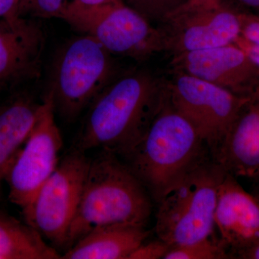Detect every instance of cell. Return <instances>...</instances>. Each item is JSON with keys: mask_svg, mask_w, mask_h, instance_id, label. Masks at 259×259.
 <instances>
[{"mask_svg": "<svg viewBox=\"0 0 259 259\" xmlns=\"http://www.w3.org/2000/svg\"><path fill=\"white\" fill-rule=\"evenodd\" d=\"M238 1L248 8L259 10V0H238Z\"/></svg>", "mask_w": 259, "mask_h": 259, "instance_id": "cell-28", "label": "cell"}, {"mask_svg": "<svg viewBox=\"0 0 259 259\" xmlns=\"http://www.w3.org/2000/svg\"><path fill=\"white\" fill-rule=\"evenodd\" d=\"M67 0H20V14L40 18H59Z\"/></svg>", "mask_w": 259, "mask_h": 259, "instance_id": "cell-20", "label": "cell"}, {"mask_svg": "<svg viewBox=\"0 0 259 259\" xmlns=\"http://www.w3.org/2000/svg\"><path fill=\"white\" fill-rule=\"evenodd\" d=\"M236 258L259 259V241L248 249L239 253Z\"/></svg>", "mask_w": 259, "mask_h": 259, "instance_id": "cell-25", "label": "cell"}, {"mask_svg": "<svg viewBox=\"0 0 259 259\" xmlns=\"http://www.w3.org/2000/svg\"><path fill=\"white\" fill-rule=\"evenodd\" d=\"M41 102L19 94L0 103V196L10 167L38 117Z\"/></svg>", "mask_w": 259, "mask_h": 259, "instance_id": "cell-16", "label": "cell"}, {"mask_svg": "<svg viewBox=\"0 0 259 259\" xmlns=\"http://www.w3.org/2000/svg\"><path fill=\"white\" fill-rule=\"evenodd\" d=\"M214 159L236 177L259 171V90L240 108Z\"/></svg>", "mask_w": 259, "mask_h": 259, "instance_id": "cell-13", "label": "cell"}, {"mask_svg": "<svg viewBox=\"0 0 259 259\" xmlns=\"http://www.w3.org/2000/svg\"><path fill=\"white\" fill-rule=\"evenodd\" d=\"M213 158L207 143L188 119L164 102L142 139L123 161L156 202L184 175Z\"/></svg>", "mask_w": 259, "mask_h": 259, "instance_id": "cell-2", "label": "cell"}, {"mask_svg": "<svg viewBox=\"0 0 259 259\" xmlns=\"http://www.w3.org/2000/svg\"><path fill=\"white\" fill-rule=\"evenodd\" d=\"M55 113L52 96L47 91L36 122L5 179L10 200L22 210L31 203L59 165L63 139Z\"/></svg>", "mask_w": 259, "mask_h": 259, "instance_id": "cell-9", "label": "cell"}, {"mask_svg": "<svg viewBox=\"0 0 259 259\" xmlns=\"http://www.w3.org/2000/svg\"><path fill=\"white\" fill-rule=\"evenodd\" d=\"M226 173L209 158L168 189L156 202L158 239L173 247L214 236L218 190Z\"/></svg>", "mask_w": 259, "mask_h": 259, "instance_id": "cell-4", "label": "cell"}, {"mask_svg": "<svg viewBox=\"0 0 259 259\" xmlns=\"http://www.w3.org/2000/svg\"><path fill=\"white\" fill-rule=\"evenodd\" d=\"M75 1L85 5H99L114 3L119 0H75Z\"/></svg>", "mask_w": 259, "mask_h": 259, "instance_id": "cell-26", "label": "cell"}, {"mask_svg": "<svg viewBox=\"0 0 259 259\" xmlns=\"http://www.w3.org/2000/svg\"><path fill=\"white\" fill-rule=\"evenodd\" d=\"M90 160L76 151L66 155L31 203L22 210L25 223L58 248H66Z\"/></svg>", "mask_w": 259, "mask_h": 259, "instance_id": "cell-7", "label": "cell"}, {"mask_svg": "<svg viewBox=\"0 0 259 259\" xmlns=\"http://www.w3.org/2000/svg\"><path fill=\"white\" fill-rule=\"evenodd\" d=\"M149 232L146 226L113 224L97 227L76 242L61 258L128 259L146 241Z\"/></svg>", "mask_w": 259, "mask_h": 259, "instance_id": "cell-15", "label": "cell"}, {"mask_svg": "<svg viewBox=\"0 0 259 259\" xmlns=\"http://www.w3.org/2000/svg\"><path fill=\"white\" fill-rule=\"evenodd\" d=\"M44 46V34L35 24L18 30L0 20V90L39 76Z\"/></svg>", "mask_w": 259, "mask_h": 259, "instance_id": "cell-14", "label": "cell"}, {"mask_svg": "<svg viewBox=\"0 0 259 259\" xmlns=\"http://www.w3.org/2000/svg\"><path fill=\"white\" fill-rule=\"evenodd\" d=\"M189 1L195 2V3H221L223 0H189Z\"/></svg>", "mask_w": 259, "mask_h": 259, "instance_id": "cell-29", "label": "cell"}, {"mask_svg": "<svg viewBox=\"0 0 259 259\" xmlns=\"http://www.w3.org/2000/svg\"><path fill=\"white\" fill-rule=\"evenodd\" d=\"M214 223L231 258L259 241V199L228 172L218 190Z\"/></svg>", "mask_w": 259, "mask_h": 259, "instance_id": "cell-12", "label": "cell"}, {"mask_svg": "<svg viewBox=\"0 0 259 259\" xmlns=\"http://www.w3.org/2000/svg\"><path fill=\"white\" fill-rule=\"evenodd\" d=\"M241 36L247 41L259 46V18L241 14Z\"/></svg>", "mask_w": 259, "mask_h": 259, "instance_id": "cell-23", "label": "cell"}, {"mask_svg": "<svg viewBox=\"0 0 259 259\" xmlns=\"http://www.w3.org/2000/svg\"><path fill=\"white\" fill-rule=\"evenodd\" d=\"M0 20L18 30L27 28L32 23L20 16V0H0Z\"/></svg>", "mask_w": 259, "mask_h": 259, "instance_id": "cell-21", "label": "cell"}, {"mask_svg": "<svg viewBox=\"0 0 259 259\" xmlns=\"http://www.w3.org/2000/svg\"><path fill=\"white\" fill-rule=\"evenodd\" d=\"M167 90L172 105L197 129L213 158L240 108L250 97L240 96L181 71L167 83Z\"/></svg>", "mask_w": 259, "mask_h": 259, "instance_id": "cell-10", "label": "cell"}, {"mask_svg": "<svg viewBox=\"0 0 259 259\" xmlns=\"http://www.w3.org/2000/svg\"><path fill=\"white\" fill-rule=\"evenodd\" d=\"M54 258H61V255L36 230L0 212V259Z\"/></svg>", "mask_w": 259, "mask_h": 259, "instance_id": "cell-17", "label": "cell"}, {"mask_svg": "<svg viewBox=\"0 0 259 259\" xmlns=\"http://www.w3.org/2000/svg\"><path fill=\"white\" fill-rule=\"evenodd\" d=\"M181 72L208 81L240 96L259 90V67L235 42L175 56Z\"/></svg>", "mask_w": 259, "mask_h": 259, "instance_id": "cell-11", "label": "cell"}, {"mask_svg": "<svg viewBox=\"0 0 259 259\" xmlns=\"http://www.w3.org/2000/svg\"><path fill=\"white\" fill-rule=\"evenodd\" d=\"M231 258L220 238L215 236L194 243L170 248L163 259Z\"/></svg>", "mask_w": 259, "mask_h": 259, "instance_id": "cell-18", "label": "cell"}, {"mask_svg": "<svg viewBox=\"0 0 259 259\" xmlns=\"http://www.w3.org/2000/svg\"><path fill=\"white\" fill-rule=\"evenodd\" d=\"M166 95L167 83L149 71L120 74L88 107L74 151L100 148L125 157L144 137Z\"/></svg>", "mask_w": 259, "mask_h": 259, "instance_id": "cell-1", "label": "cell"}, {"mask_svg": "<svg viewBox=\"0 0 259 259\" xmlns=\"http://www.w3.org/2000/svg\"><path fill=\"white\" fill-rule=\"evenodd\" d=\"M251 180L253 183V191L252 194L259 199V171L252 177Z\"/></svg>", "mask_w": 259, "mask_h": 259, "instance_id": "cell-27", "label": "cell"}, {"mask_svg": "<svg viewBox=\"0 0 259 259\" xmlns=\"http://www.w3.org/2000/svg\"><path fill=\"white\" fill-rule=\"evenodd\" d=\"M171 248V245L158 238L148 243L144 241L130 255L128 259H163Z\"/></svg>", "mask_w": 259, "mask_h": 259, "instance_id": "cell-22", "label": "cell"}, {"mask_svg": "<svg viewBox=\"0 0 259 259\" xmlns=\"http://www.w3.org/2000/svg\"><path fill=\"white\" fill-rule=\"evenodd\" d=\"M59 19L93 37L112 55L143 60L162 51L161 34L122 0L99 5L68 2Z\"/></svg>", "mask_w": 259, "mask_h": 259, "instance_id": "cell-6", "label": "cell"}, {"mask_svg": "<svg viewBox=\"0 0 259 259\" xmlns=\"http://www.w3.org/2000/svg\"><path fill=\"white\" fill-rule=\"evenodd\" d=\"M120 75L112 54L84 34L70 40L56 55L47 91L55 112L72 122Z\"/></svg>", "mask_w": 259, "mask_h": 259, "instance_id": "cell-5", "label": "cell"}, {"mask_svg": "<svg viewBox=\"0 0 259 259\" xmlns=\"http://www.w3.org/2000/svg\"><path fill=\"white\" fill-rule=\"evenodd\" d=\"M152 25H159L189 0H122Z\"/></svg>", "mask_w": 259, "mask_h": 259, "instance_id": "cell-19", "label": "cell"}, {"mask_svg": "<svg viewBox=\"0 0 259 259\" xmlns=\"http://www.w3.org/2000/svg\"><path fill=\"white\" fill-rule=\"evenodd\" d=\"M149 193L128 165L115 153L102 152L90 160L66 249L97 227L146 226L151 214Z\"/></svg>", "mask_w": 259, "mask_h": 259, "instance_id": "cell-3", "label": "cell"}, {"mask_svg": "<svg viewBox=\"0 0 259 259\" xmlns=\"http://www.w3.org/2000/svg\"><path fill=\"white\" fill-rule=\"evenodd\" d=\"M234 42L238 47L241 48L245 51V54H247V56H248L250 60L253 61L259 67V46L247 41L241 35L236 39V41Z\"/></svg>", "mask_w": 259, "mask_h": 259, "instance_id": "cell-24", "label": "cell"}, {"mask_svg": "<svg viewBox=\"0 0 259 259\" xmlns=\"http://www.w3.org/2000/svg\"><path fill=\"white\" fill-rule=\"evenodd\" d=\"M241 16L224 2L188 1L157 27L162 51L175 56L236 41L241 35Z\"/></svg>", "mask_w": 259, "mask_h": 259, "instance_id": "cell-8", "label": "cell"}]
</instances>
